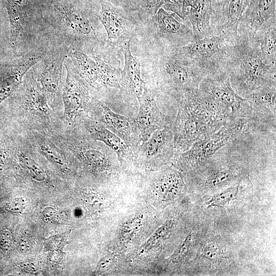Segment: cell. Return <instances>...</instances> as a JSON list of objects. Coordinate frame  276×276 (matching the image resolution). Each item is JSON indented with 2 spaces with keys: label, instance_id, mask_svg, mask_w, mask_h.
Here are the masks:
<instances>
[{
  "label": "cell",
  "instance_id": "cell-28",
  "mask_svg": "<svg viewBox=\"0 0 276 276\" xmlns=\"http://www.w3.org/2000/svg\"><path fill=\"white\" fill-rule=\"evenodd\" d=\"M26 0H7L6 9L10 22V40L14 45L22 33L25 25Z\"/></svg>",
  "mask_w": 276,
  "mask_h": 276
},
{
  "label": "cell",
  "instance_id": "cell-13",
  "mask_svg": "<svg viewBox=\"0 0 276 276\" xmlns=\"http://www.w3.org/2000/svg\"><path fill=\"white\" fill-rule=\"evenodd\" d=\"M175 153L172 125L154 131L133 151L132 157L146 165L155 166L170 161Z\"/></svg>",
  "mask_w": 276,
  "mask_h": 276
},
{
  "label": "cell",
  "instance_id": "cell-8",
  "mask_svg": "<svg viewBox=\"0 0 276 276\" xmlns=\"http://www.w3.org/2000/svg\"><path fill=\"white\" fill-rule=\"evenodd\" d=\"M65 66L66 77L62 93L64 129L80 124L84 118L89 116L90 103L95 98L71 65L66 64Z\"/></svg>",
  "mask_w": 276,
  "mask_h": 276
},
{
  "label": "cell",
  "instance_id": "cell-16",
  "mask_svg": "<svg viewBox=\"0 0 276 276\" xmlns=\"http://www.w3.org/2000/svg\"><path fill=\"white\" fill-rule=\"evenodd\" d=\"M274 23L275 0H251L241 19L238 33L252 38L259 30Z\"/></svg>",
  "mask_w": 276,
  "mask_h": 276
},
{
  "label": "cell",
  "instance_id": "cell-21",
  "mask_svg": "<svg viewBox=\"0 0 276 276\" xmlns=\"http://www.w3.org/2000/svg\"><path fill=\"white\" fill-rule=\"evenodd\" d=\"M80 125L92 138L112 150L120 163L128 157H132L133 151L130 148L118 135L97 121L88 116L82 121Z\"/></svg>",
  "mask_w": 276,
  "mask_h": 276
},
{
  "label": "cell",
  "instance_id": "cell-19",
  "mask_svg": "<svg viewBox=\"0 0 276 276\" xmlns=\"http://www.w3.org/2000/svg\"><path fill=\"white\" fill-rule=\"evenodd\" d=\"M246 98L252 109L251 121L275 126L276 84L266 85L255 90Z\"/></svg>",
  "mask_w": 276,
  "mask_h": 276
},
{
  "label": "cell",
  "instance_id": "cell-27",
  "mask_svg": "<svg viewBox=\"0 0 276 276\" xmlns=\"http://www.w3.org/2000/svg\"><path fill=\"white\" fill-rule=\"evenodd\" d=\"M249 38L257 44L268 62L276 65V23L259 30Z\"/></svg>",
  "mask_w": 276,
  "mask_h": 276
},
{
  "label": "cell",
  "instance_id": "cell-35",
  "mask_svg": "<svg viewBox=\"0 0 276 276\" xmlns=\"http://www.w3.org/2000/svg\"><path fill=\"white\" fill-rule=\"evenodd\" d=\"M106 1H108V0H106Z\"/></svg>",
  "mask_w": 276,
  "mask_h": 276
},
{
  "label": "cell",
  "instance_id": "cell-5",
  "mask_svg": "<svg viewBox=\"0 0 276 276\" xmlns=\"http://www.w3.org/2000/svg\"><path fill=\"white\" fill-rule=\"evenodd\" d=\"M55 142L69 154L101 173H110L116 153L103 143L92 138L79 124L50 135Z\"/></svg>",
  "mask_w": 276,
  "mask_h": 276
},
{
  "label": "cell",
  "instance_id": "cell-3",
  "mask_svg": "<svg viewBox=\"0 0 276 276\" xmlns=\"http://www.w3.org/2000/svg\"><path fill=\"white\" fill-rule=\"evenodd\" d=\"M16 105L18 130L52 135L64 129L61 104L53 101L36 81L25 82Z\"/></svg>",
  "mask_w": 276,
  "mask_h": 276
},
{
  "label": "cell",
  "instance_id": "cell-23",
  "mask_svg": "<svg viewBox=\"0 0 276 276\" xmlns=\"http://www.w3.org/2000/svg\"><path fill=\"white\" fill-rule=\"evenodd\" d=\"M107 52L94 56L100 80L107 91L111 93L120 89V62L113 53L115 49L106 45Z\"/></svg>",
  "mask_w": 276,
  "mask_h": 276
},
{
  "label": "cell",
  "instance_id": "cell-4",
  "mask_svg": "<svg viewBox=\"0 0 276 276\" xmlns=\"http://www.w3.org/2000/svg\"><path fill=\"white\" fill-rule=\"evenodd\" d=\"M233 42L222 35L195 39L181 47L165 49L179 63L198 69L204 76L225 72Z\"/></svg>",
  "mask_w": 276,
  "mask_h": 276
},
{
  "label": "cell",
  "instance_id": "cell-30",
  "mask_svg": "<svg viewBox=\"0 0 276 276\" xmlns=\"http://www.w3.org/2000/svg\"><path fill=\"white\" fill-rule=\"evenodd\" d=\"M239 185L231 187L213 196L206 205L210 207H223L234 200L238 194Z\"/></svg>",
  "mask_w": 276,
  "mask_h": 276
},
{
  "label": "cell",
  "instance_id": "cell-33",
  "mask_svg": "<svg viewBox=\"0 0 276 276\" xmlns=\"http://www.w3.org/2000/svg\"><path fill=\"white\" fill-rule=\"evenodd\" d=\"M116 257L112 254H108L99 261L97 266V270L99 272H103L109 269L116 261Z\"/></svg>",
  "mask_w": 276,
  "mask_h": 276
},
{
  "label": "cell",
  "instance_id": "cell-9",
  "mask_svg": "<svg viewBox=\"0 0 276 276\" xmlns=\"http://www.w3.org/2000/svg\"><path fill=\"white\" fill-rule=\"evenodd\" d=\"M88 115L118 135L132 151L141 144L134 118L114 112L96 98L92 99Z\"/></svg>",
  "mask_w": 276,
  "mask_h": 276
},
{
  "label": "cell",
  "instance_id": "cell-24",
  "mask_svg": "<svg viewBox=\"0 0 276 276\" xmlns=\"http://www.w3.org/2000/svg\"><path fill=\"white\" fill-rule=\"evenodd\" d=\"M107 1L120 8L136 26L148 22L164 4V0Z\"/></svg>",
  "mask_w": 276,
  "mask_h": 276
},
{
  "label": "cell",
  "instance_id": "cell-26",
  "mask_svg": "<svg viewBox=\"0 0 276 276\" xmlns=\"http://www.w3.org/2000/svg\"><path fill=\"white\" fill-rule=\"evenodd\" d=\"M199 165L204 168L201 171L198 169L197 179L199 184L205 188H215L223 186L234 180L240 175V171L231 165L209 166L206 160Z\"/></svg>",
  "mask_w": 276,
  "mask_h": 276
},
{
  "label": "cell",
  "instance_id": "cell-6",
  "mask_svg": "<svg viewBox=\"0 0 276 276\" xmlns=\"http://www.w3.org/2000/svg\"><path fill=\"white\" fill-rule=\"evenodd\" d=\"M250 121L251 120L246 118L233 119L217 131L195 142L187 151L176 152L174 158L181 168L194 169L241 136Z\"/></svg>",
  "mask_w": 276,
  "mask_h": 276
},
{
  "label": "cell",
  "instance_id": "cell-12",
  "mask_svg": "<svg viewBox=\"0 0 276 276\" xmlns=\"http://www.w3.org/2000/svg\"><path fill=\"white\" fill-rule=\"evenodd\" d=\"M100 3L99 19L107 34L106 45L113 49L120 47L133 37L136 26L119 7L106 0Z\"/></svg>",
  "mask_w": 276,
  "mask_h": 276
},
{
  "label": "cell",
  "instance_id": "cell-18",
  "mask_svg": "<svg viewBox=\"0 0 276 276\" xmlns=\"http://www.w3.org/2000/svg\"><path fill=\"white\" fill-rule=\"evenodd\" d=\"M67 55L72 61L71 65L73 70L87 85L96 98L99 99L109 95L100 80L94 59L78 47L70 48Z\"/></svg>",
  "mask_w": 276,
  "mask_h": 276
},
{
  "label": "cell",
  "instance_id": "cell-17",
  "mask_svg": "<svg viewBox=\"0 0 276 276\" xmlns=\"http://www.w3.org/2000/svg\"><path fill=\"white\" fill-rule=\"evenodd\" d=\"M130 40L120 46L124 57V66L121 71L120 93L128 99H137L143 93L146 82L142 77L141 63L130 50Z\"/></svg>",
  "mask_w": 276,
  "mask_h": 276
},
{
  "label": "cell",
  "instance_id": "cell-7",
  "mask_svg": "<svg viewBox=\"0 0 276 276\" xmlns=\"http://www.w3.org/2000/svg\"><path fill=\"white\" fill-rule=\"evenodd\" d=\"M155 70L158 86L171 97L199 88L205 77L198 69L173 60L165 50L156 61Z\"/></svg>",
  "mask_w": 276,
  "mask_h": 276
},
{
  "label": "cell",
  "instance_id": "cell-25",
  "mask_svg": "<svg viewBox=\"0 0 276 276\" xmlns=\"http://www.w3.org/2000/svg\"><path fill=\"white\" fill-rule=\"evenodd\" d=\"M214 9L213 0H194V3L186 17L195 39L213 34L211 21Z\"/></svg>",
  "mask_w": 276,
  "mask_h": 276
},
{
  "label": "cell",
  "instance_id": "cell-14",
  "mask_svg": "<svg viewBox=\"0 0 276 276\" xmlns=\"http://www.w3.org/2000/svg\"><path fill=\"white\" fill-rule=\"evenodd\" d=\"M156 92L146 84L142 94L137 98L139 110L134 119L141 143L146 141L156 130L172 125L158 106Z\"/></svg>",
  "mask_w": 276,
  "mask_h": 276
},
{
  "label": "cell",
  "instance_id": "cell-32",
  "mask_svg": "<svg viewBox=\"0 0 276 276\" xmlns=\"http://www.w3.org/2000/svg\"><path fill=\"white\" fill-rule=\"evenodd\" d=\"M195 240V233L193 230H191L179 246L170 256V260L172 262H177L182 259L192 248Z\"/></svg>",
  "mask_w": 276,
  "mask_h": 276
},
{
  "label": "cell",
  "instance_id": "cell-11",
  "mask_svg": "<svg viewBox=\"0 0 276 276\" xmlns=\"http://www.w3.org/2000/svg\"><path fill=\"white\" fill-rule=\"evenodd\" d=\"M156 39L165 49L185 45L195 39L189 22H182L160 8L148 22Z\"/></svg>",
  "mask_w": 276,
  "mask_h": 276
},
{
  "label": "cell",
  "instance_id": "cell-20",
  "mask_svg": "<svg viewBox=\"0 0 276 276\" xmlns=\"http://www.w3.org/2000/svg\"><path fill=\"white\" fill-rule=\"evenodd\" d=\"M67 29L82 39H96V34L90 16L85 9L77 4L55 5Z\"/></svg>",
  "mask_w": 276,
  "mask_h": 276
},
{
  "label": "cell",
  "instance_id": "cell-29",
  "mask_svg": "<svg viewBox=\"0 0 276 276\" xmlns=\"http://www.w3.org/2000/svg\"><path fill=\"white\" fill-rule=\"evenodd\" d=\"M194 3V0H164L163 8L173 12L185 20Z\"/></svg>",
  "mask_w": 276,
  "mask_h": 276
},
{
  "label": "cell",
  "instance_id": "cell-15",
  "mask_svg": "<svg viewBox=\"0 0 276 276\" xmlns=\"http://www.w3.org/2000/svg\"><path fill=\"white\" fill-rule=\"evenodd\" d=\"M251 1L219 0L211 17L213 34L222 35L236 42L240 21Z\"/></svg>",
  "mask_w": 276,
  "mask_h": 276
},
{
  "label": "cell",
  "instance_id": "cell-1",
  "mask_svg": "<svg viewBox=\"0 0 276 276\" xmlns=\"http://www.w3.org/2000/svg\"><path fill=\"white\" fill-rule=\"evenodd\" d=\"M178 112L173 125L175 151L183 152L195 142L234 119L231 110L199 88L177 94Z\"/></svg>",
  "mask_w": 276,
  "mask_h": 276
},
{
  "label": "cell",
  "instance_id": "cell-34",
  "mask_svg": "<svg viewBox=\"0 0 276 276\" xmlns=\"http://www.w3.org/2000/svg\"><path fill=\"white\" fill-rule=\"evenodd\" d=\"M211 247L213 251L208 246L205 251V256L209 259H214L218 256L220 250L219 247L216 245H212Z\"/></svg>",
  "mask_w": 276,
  "mask_h": 276
},
{
  "label": "cell",
  "instance_id": "cell-31",
  "mask_svg": "<svg viewBox=\"0 0 276 276\" xmlns=\"http://www.w3.org/2000/svg\"><path fill=\"white\" fill-rule=\"evenodd\" d=\"M173 224V221L170 220L160 226L144 244L142 247L143 249H149L161 240L165 239L170 232Z\"/></svg>",
  "mask_w": 276,
  "mask_h": 276
},
{
  "label": "cell",
  "instance_id": "cell-2",
  "mask_svg": "<svg viewBox=\"0 0 276 276\" xmlns=\"http://www.w3.org/2000/svg\"><path fill=\"white\" fill-rule=\"evenodd\" d=\"M238 34L225 72L234 90L245 98L262 86L276 84V65L265 60L258 47L246 34Z\"/></svg>",
  "mask_w": 276,
  "mask_h": 276
},
{
  "label": "cell",
  "instance_id": "cell-10",
  "mask_svg": "<svg viewBox=\"0 0 276 276\" xmlns=\"http://www.w3.org/2000/svg\"><path fill=\"white\" fill-rule=\"evenodd\" d=\"M199 88L227 106L231 110L233 118L251 120L252 109L248 100L234 90L226 72L204 77L199 84Z\"/></svg>",
  "mask_w": 276,
  "mask_h": 276
},
{
  "label": "cell",
  "instance_id": "cell-22",
  "mask_svg": "<svg viewBox=\"0 0 276 276\" xmlns=\"http://www.w3.org/2000/svg\"><path fill=\"white\" fill-rule=\"evenodd\" d=\"M64 57L56 56L46 60L42 65L36 81L39 86L54 102L60 103L62 66Z\"/></svg>",
  "mask_w": 276,
  "mask_h": 276
}]
</instances>
